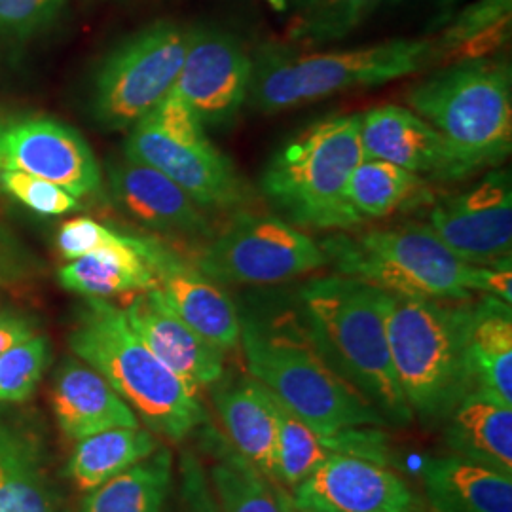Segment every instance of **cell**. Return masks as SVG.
Returning <instances> with one entry per match:
<instances>
[{
    "label": "cell",
    "mask_w": 512,
    "mask_h": 512,
    "mask_svg": "<svg viewBox=\"0 0 512 512\" xmlns=\"http://www.w3.org/2000/svg\"><path fill=\"white\" fill-rule=\"evenodd\" d=\"M469 365L475 389L512 406L511 304L488 294L473 304Z\"/></svg>",
    "instance_id": "obj_26"
},
{
    "label": "cell",
    "mask_w": 512,
    "mask_h": 512,
    "mask_svg": "<svg viewBox=\"0 0 512 512\" xmlns=\"http://www.w3.org/2000/svg\"><path fill=\"white\" fill-rule=\"evenodd\" d=\"M406 103L439 131L469 175L509 158L512 74L505 59L448 63L412 86Z\"/></svg>",
    "instance_id": "obj_6"
},
{
    "label": "cell",
    "mask_w": 512,
    "mask_h": 512,
    "mask_svg": "<svg viewBox=\"0 0 512 512\" xmlns=\"http://www.w3.org/2000/svg\"><path fill=\"white\" fill-rule=\"evenodd\" d=\"M253 55L238 37L215 27H192L183 67L169 95L183 101L203 128L234 126L247 103Z\"/></svg>",
    "instance_id": "obj_12"
},
{
    "label": "cell",
    "mask_w": 512,
    "mask_h": 512,
    "mask_svg": "<svg viewBox=\"0 0 512 512\" xmlns=\"http://www.w3.org/2000/svg\"><path fill=\"white\" fill-rule=\"evenodd\" d=\"M471 300L387 293V340L412 416L437 425L475 389L469 365Z\"/></svg>",
    "instance_id": "obj_3"
},
{
    "label": "cell",
    "mask_w": 512,
    "mask_h": 512,
    "mask_svg": "<svg viewBox=\"0 0 512 512\" xmlns=\"http://www.w3.org/2000/svg\"><path fill=\"white\" fill-rule=\"evenodd\" d=\"M0 169L57 184L76 198L101 190V167L88 141L54 118L0 120Z\"/></svg>",
    "instance_id": "obj_13"
},
{
    "label": "cell",
    "mask_w": 512,
    "mask_h": 512,
    "mask_svg": "<svg viewBox=\"0 0 512 512\" xmlns=\"http://www.w3.org/2000/svg\"><path fill=\"white\" fill-rule=\"evenodd\" d=\"M203 450L211 459L207 475L222 512H283L285 488L239 456L211 427L203 431Z\"/></svg>",
    "instance_id": "obj_27"
},
{
    "label": "cell",
    "mask_w": 512,
    "mask_h": 512,
    "mask_svg": "<svg viewBox=\"0 0 512 512\" xmlns=\"http://www.w3.org/2000/svg\"><path fill=\"white\" fill-rule=\"evenodd\" d=\"M124 152L129 160L164 173L200 207L236 209L253 200L236 165L209 141L198 116L173 95L129 129Z\"/></svg>",
    "instance_id": "obj_9"
},
{
    "label": "cell",
    "mask_w": 512,
    "mask_h": 512,
    "mask_svg": "<svg viewBox=\"0 0 512 512\" xmlns=\"http://www.w3.org/2000/svg\"><path fill=\"white\" fill-rule=\"evenodd\" d=\"M0 190L38 215L57 217L80 209L78 198L65 188L16 169H0Z\"/></svg>",
    "instance_id": "obj_35"
},
{
    "label": "cell",
    "mask_w": 512,
    "mask_h": 512,
    "mask_svg": "<svg viewBox=\"0 0 512 512\" xmlns=\"http://www.w3.org/2000/svg\"><path fill=\"white\" fill-rule=\"evenodd\" d=\"M336 272L387 293L439 300H471L475 264L454 255L427 224L370 230L357 238L336 234L321 243Z\"/></svg>",
    "instance_id": "obj_8"
},
{
    "label": "cell",
    "mask_w": 512,
    "mask_h": 512,
    "mask_svg": "<svg viewBox=\"0 0 512 512\" xmlns=\"http://www.w3.org/2000/svg\"><path fill=\"white\" fill-rule=\"evenodd\" d=\"M275 12H285L287 10V0H266Z\"/></svg>",
    "instance_id": "obj_42"
},
{
    "label": "cell",
    "mask_w": 512,
    "mask_h": 512,
    "mask_svg": "<svg viewBox=\"0 0 512 512\" xmlns=\"http://www.w3.org/2000/svg\"><path fill=\"white\" fill-rule=\"evenodd\" d=\"M452 454L512 476V406L473 389L446 418Z\"/></svg>",
    "instance_id": "obj_24"
},
{
    "label": "cell",
    "mask_w": 512,
    "mask_h": 512,
    "mask_svg": "<svg viewBox=\"0 0 512 512\" xmlns=\"http://www.w3.org/2000/svg\"><path fill=\"white\" fill-rule=\"evenodd\" d=\"M173 484V456L158 448L152 456L93 488L78 512H164Z\"/></svg>",
    "instance_id": "obj_29"
},
{
    "label": "cell",
    "mask_w": 512,
    "mask_h": 512,
    "mask_svg": "<svg viewBox=\"0 0 512 512\" xmlns=\"http://www.w3.org/2000/svg\"><path fill=\"white\" fill-rule=\"evenodd\" d=\"M238 310L239 346L249 374L319 437L349 427L385 425L376 406L317 348L296 302L285 306L277 300H260Z\"/></svg>",
    "instance_id": "obj_1"
},
{
    "label": "cell",
    "mask_w": 512,
    "mask_h": 512,
    "mask_svg": "<svg viewBox=\"0 0 512 512\" xmlns=\"http://www.w3.org/2000/svg\"><path fill=\"white\" fill-rule=\"evenodd\" d=\"M283 512H319L313 511V509H308V507H300V505H296L293 501V497L289 492H285L283 495Z\"/></svg>",
    "instance_id": "obj_41"
},
{
    "label": "cell",
    "mask_w": 512,
    "mask_h": 512,
    "mask_svg": "<svg viewBox=\"0 0 512 512\" xmlns=\"http://www.w3.org/2000/svg\"><path fill=\"white\" fill-rule=\"evenodd\" d=\"M160 442L150 429L114 427L86 439L76 440L65 475L82 492H90L135 463L152 456Z\"/></svg>",
    "instance_id": "obj_28"
},
{
    "label": "cell",
    "mask_w": 512,
    "mask_h": 512,
    "mask_svg": "<svg viewBox=\"0 0 512 512\" xmlns=\"http://www.w3.org/2000/svg\"><path fill=\"white\" fill-rule=\"evenodd\" d=\"M69 346L152 433L183 442L207 420L198 395L145 346L124 310L107 300L86 298L76 313Z\"/></svg>",
    "instance_id": "obj_4"
},
{
    "label": "cell",
    "mask_w": 512,
    "mask_h": 512,
    "mask_svg": "<svg viewBox=\"0 0 512 512\" xmlns=\"http://www.w3.org/2000/svg\"><path fill=\"white\" fill-rule=\"evenodd\" d=\"M365 160H382L423 179L459 181L469 177L437 129L414 110L384 105L361 114Z\"/></svg>",
    "instance_id": "obj_17"
},
{
    "label": "cell",
    "mask_w": 512,
    "mask_h": 512,
    "mask_svg": "<svg viewBox=\"0 0 512 512\" xmlns=\"http://www.w3.org/2000/svg\"><path fill=\"white\" fill-rule=\"evenodd\" d=\"M173 512H222L207 475V467L192 450H186L181 456L179 488Z\"/></svg>",
    "instance_id": "obj_37"
},
{
    "label": "cell",
    "mask_w": 512,
    "mask_h": 512,
    "mask_svg": "<svg viewBox=\"0 0 512 512\" xmlns=\"http://www.w3.org/2000/svg\"><path fill=\"white\" fill-rule=\"evenodd\" d=\"M69 0H0V40L31 37L52 23Z\"/></svg>",
    "instance_id": "obj_36"
},
{
    "label": "cell",
    "mask_w": 512,
    "mask_h": 512,
    "mask_svg": "<svg viewBox=\"0 0 512 512\" xmlns=\"http://www.w3.org/2000/svg\"><path fill=\"white\" fill-rule=\"evenodd\" d=\"M421 486L431 512H512V476L456 454L427 459Z\"/></svg>",
    "instance_id": "obj_23"
},
{
    "label": "cell",
    "mask_w": 512,
    "mask_h": 512,
    "mask_svg": "<svg viewBox=\"0 0 512 512\" xmlns=\"http://www.w3.org/2000/svg\"><path fill=\"white\" fill-rule=\"evenodd\" d=\"M57 279L71 293L101 300L141 293L156 285L145 256V239L126 234L114 245L69 260Z\"/></svg>",
    "instance_id": "obj_25"
},
{
    "label": "cell",
    "mask_w": 512,
    "mask_h": 512,
    "mask_svg": "<svg viewBox=\"0 0 512 512\" xmlns=\"http://www.w3.org/2000/svg\"><path fill=\"white\" fill-rule=\"evenodd\" d=\"M380 0H310L302 6L294 37L308 44H327L351 35Z\"/></svg>",
    "instance_id": "obj_33"
},
{
    "label": "cell",
    "mask_w": 512,
    "mask_h": 512,
    "mask_svg": "<svg viewBox=\"0 0 512 512\" xmlns=\"http://www.w3.org/2000/svg\"><path fill=\"white\" fill-rule=\"evenodd\" d=\"M475 293L488 294L512 304L511 256L486 266H476Z\"/></svg>",
    "instance_id": "obj_39"
},
{
    "label": "cell",
    "mask_w": 512,
    "mask_h": 512,
    "mask_svg": "<svg viewBox=\"0 0 512 512\" xmlns=\"http://www.w3.org/2000/svg\"><path fill=\"white\" fill-rule=\"evenodd\" d=\"M298 2H300V6H304V4H308L310 0H298Z\"/></svg>",
    "instance_id": "obj_43"
},
{
    "label": "cell",
    "mask_w": 512,
    "mask_h": 512,
    "mask_svg": "<svg viewBox=\"0 0 512 512\" xmlns=\"http://www.w3.org/2000/svg\"><path fill=\"white\" fill-rule=\"evenodd\" d=\"M145 239V256L156 289L190 329L228 353L239 346V310L222 285L162 241Z\"/></svg>",
    "instance_id": "obj_16"
},
{
    "label": "cell",
    "mask_w": 512,
    "mask_h": 512,
    "mask_svg": "<svg viewBox=\"0 0 512 512\" xmlns=\"http://www.w3.org/2000/svg\"><path fill=\"white\" fill-rule=\"evenodd\" d=\"M124 234L112 230L105 224L88 217L67 220L61 224L57 232V249L67 260H74L78 256L90 255L97 249L114 245L122 239Z\"/></svg>",
    "instance_id": "obj_38"
},
{
    "label": "cell",
    "mask_w": 512,
    "mask_h": 512,
    "mask_svg": "<svg viewBox=\"0 0 512 512\" xmlns=\"http://www.w3.org/2000/svg\"><path fill=\"white\" fill-rule=\"evenodd\" d=\"M52 408L61 433L82 440L114 427H139L141 421L112 385L80 359H65L57 368Z\"/></svg>",
    "instance_id": "obj_21"
},
{
    "label": "cell",
    "mask_w": 512,
    "mask_h": 512,
    "mask_svg": "<svg viewBox=\"0 0 512 512\" xmlns=\"http://www.w3.org/2000/svg\"><path fill=\"white\" fill-rule=\"evenodd\" d=\"M109 186L116 203L150 230L184 238H209L211 226L181 186L137 160L109 165Z\"/></svg>",
    "instance_id": "obj_19"
},
{
    "label": "cell",
    "mask_w": 512,
    "mask_h": 512,
    "mask_svg": "<svg viewBox=\"0 0 512 512\" xmlns=\"http://www.w3.org/2000/svg\"><path fill=\"white\" fill-rule=\"evenodd\" d=\"M37 334V321L21 311H0V355Z\"/></svg>",
    "instance_id": "obj_40"
},
{
    "label": "cell",
    "mask_w": 512,
    "mask_h": 512,
    "mask_svg": "<svg viewBox=\"0 0 512 512\" xmlns=\"http://www.w3.org/2000/svg\"><path fill=\"white\" fill-rule=\"evenodd\" d=\"M329 264L321 245L291 222L239 211L203 247L196 266L220 285H277Z\"/></svg>",
    "instance_id": "obj_11"
},
{
    "label": "cell",
    "mask_w": 512,
    "mask_h": 512,
    "mask_svg": "<svg viewBox=\"0 0 512 512\" xmlns=\"http://www.w3.org/2000/svg\"><path fill=\"white\" fill-rule=\"evenodd\" d=\"M311 336L332 368L355 385L385 423L414 416L397 384L387 340V291L349 275L313 277L296 294Z\"/></svg>",
    "instance_id": "obj_2"
},
{
    "label": "cell",
    "mask_w": 512,
    "mask_h": 512,
    "mask_svg": "<svg viewBox=\"0 0 512 512\" xmlns=\"http://www.w3.org/2000/svg\"><path fill=\"white\" fill-rule=\"evenodd\" d=\"M294 503L319 512H414L418 503L408 482L368 459L330 452L293 490Z\"/></svg>",
    "instance_id": "obj_15"
},
{
    "label": "cell",
    "mask_w": 512,
    "mask_h": 512,
    "mask_svg": "<svg viewBox=\"0 0 512 512\" xmlns=\"http://www.w3.org/2000/svg\"><path fill=\"white\" fill-rule=\"evenodd\" d=\"M275 423H277V482L285 490H294L329 458L323 439L291 408L281 403L274 393Z\"/></svg>",
    "instance_id": "obj_32"
},
{
    "label": "cell",
    "mask_w": 512,
    "mask_h": 512,
    "mask_svg": "<svg viewBox=\"0 0 512 512\" xmlns=\"http://www.w3.org/2000/svg\"><path fill=\"white\" fill-rule=\"evenodd\" d=\"M389 2H404V0H389ZM440 2H448V0H440Z\"/></svg>",
    "instance_id": "obj_44"
},
{
    "label": "cell",
    "mask_w": 512,
    "mask_h": 512,
    "mask_svg": "<svg viewBox=\"0 0 512 512\" xmlns=\"http://www.w3.org/2000/svg\"><path fill=\"white\" fill-rule=\"evenodd\" d=\"M0 512H67L48 448L29 421L0 412Z\"/></svg>",
    "instance_id": "obj_20"
},
{
    "label": "cell",
    "mask_w": 512,
    "mask_h": 512,
    "mask_svg": "<svg viewBox=\"0 0 512 512\" xmlns=\"http://www.w3.org/2000/svg\"><path fill=\"white\" fill-rule=\"evenodd\" d=\"M512 0H476L461 10L435 40L439 63L490 57L509 38Z\"/></svg>",
    "instance_id": "obj_31"
},
{
    "label": "cell",
    "mask_w": 512,
    "mask_h": 512,
    "mask_svg": "<svg viewBox=\"0 0 512 512\" xmlns=\"http://www.w3.org/2000/svg\"><path fill=\"white\" fill-rule=\"evenodd\" d=\"M429 226L463 262L486 266L511 256V173L497 169L473 188L440 200Z\"/></svg>",
    "instance_id": "obj_14"
},
{
    "label": "cell",
    "mask_w": 512,
    "mask_h": 512,
    "mask_svg": "<svg viewBox=\"0 0 512 512\" xmlns=\"http://www.w3.org/2000/svg\"><path fill=\"white\" fill-rule=\"evenodd\" d=\"M124 313L145 346L196 395L224 378L226 353L190 329L156 287L133 294Z\"/></svg>",
    "instance_id": "obj_18"
},
{
    "label": "cell",
    "mask_w": 512,
    "mask_h": 512,
    "mask_svg": "<svg viewBox=\"0 0 512 512\" xmlns=\"http://www.w3.org/2000/svg\"><path fill=\"white\" fill-rule=\"evenodd\" d=\"M226 440L274 484L277 482V423L270 391L253 376H243L213 391Z\"/></svg>",
    "instance_id": "obj_22"
},
{
    "label": "cell",
    "mask_w": 512,
    "mask_h": 512,
    "mask_svg": "<svg viewBox=\"0 0 512 512\" xmlns=\"http://www.w3.org/2000/svg\"><path fill=\"white\" fill-rule=\"evenodd\" d=\"M349 202L361 219H387L433 202L429 183L399 165L363 160L348 186Z\"/></svg>",
    "instance_id": "obj_30"
},
{
    "label": "cell",
    "mask_w": 512,
    "mask_h": 512,
    "mask_svg": "<svg viewBox=\"0 0 512 512\" xmlns=\"http://www.w3.org/2000/svg\"><path fill=\"white\" fill-rule=\"evenodd\" d=\"M439 63L433 38H397L329 54H296L272 46L253 55L249 101L272 114L334 93L374 88Z\"/></svg>",
    "instance_id": "obj_7"
},
{
    "label": "cell",
    "mask_w": 512,
    "mask_h": 512,
    "mask_svg": "<svg viewBox=\"0 0 512 512\" xmlns=\"http://www.w3.org/2000/svg\"><path fill=\"white\" fill-rule=\"evenodd\" d=\"M363 160L361 114H332L275 150L262 169L260 192L296 228L351 230L365 222L348 196Z\"/></svg>",
    "instance_id": "obj_5"
},
{
    "label": "cell",
    "mask_w": 512,
    "mask_h": 512,
    "mask_svg": "<svg viewBox=\"0 0 512 512\" xmlns=\"http://www.w3.org/2000/svg\"><path fill=\"white\" fill-rule=\"evenodd\" d=\"M190 37V27L158 21L120 42L93 76V120L107 131L141 122L171 92Z\"/></svg>",
    "instance_id": "obj_10"
},
{
    "label": "cell",
    "mask_w": 512,
    "mask_h": 512,
    "mask_svg": "<svg viewBox=\"0 0 512 512\" xmlns=\"http://www.w3.org/2000/svg\"><path fill=\"white\" fill-rule=\"evenodd\" d=\"M52 361L48 336L35 334L0 355V403H23L37 389Z\"/></svg>",
    "instance_id": "obj_34"
}]
</instances>
